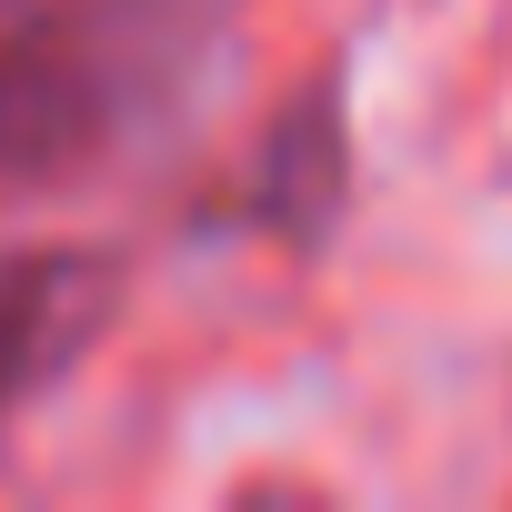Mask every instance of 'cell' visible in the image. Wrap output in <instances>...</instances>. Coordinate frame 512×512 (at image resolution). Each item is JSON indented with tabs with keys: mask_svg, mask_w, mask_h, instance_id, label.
Masks as SVG:
<instances>
[{
	"mask_svg": "<svg viewBox=\"0 0 512 512\" xmlns=\"http://www.w3.org/2000/svg\"><path fill=\"white\" fill-rule=\"evenodd\" d=\"M121 272L101 251L71 241H31V251H0V422L31 412L111 322Z\"/></svg>",
	"mask_w": 512,
	"mask_h": 512,
	"instance_id": "2",
	"label": "cell"
},
{
	"mask_svg": "<svg viewBox=\"0 0 512 512\" xmlns=\"http://www.w3.org/2000/svg\"><path fill=\"white\" fill-rule=\"evenodd\" d=\"M251 0H0V201L151 151L231 61Z\"/></svg>",
	"mask_w": 512,
	"mask_h": 512,
	"instance_id": "1",
	"label": "cell"
}]
</instances>
